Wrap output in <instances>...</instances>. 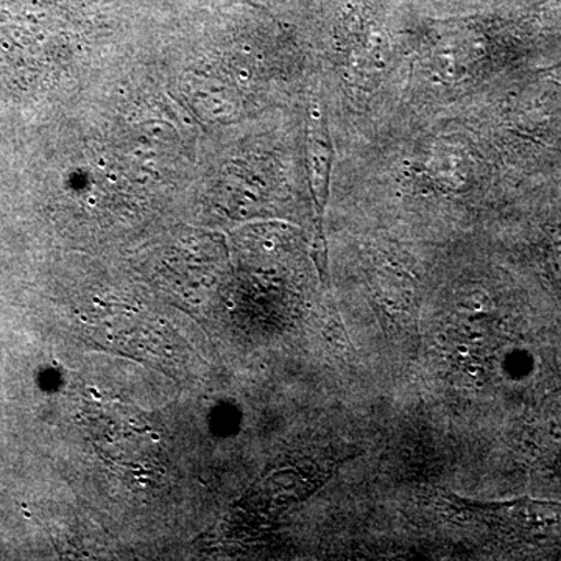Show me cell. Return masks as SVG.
<instances>
[{"label": "cell", "instance_id": "cell-1", "mask_svg": "<svg viewBox=\"0 0 561 561\" xmlns=\"http://www.w3.org/2000/svg\"><path fill=\"white\" fill-rule=\"evenodd\" d=\"M332 158H334V149H332L330 130H328L327 116L323 110L313 103L308 117V161L320 227L324 208H327L328 194H330Z\"/></svg>", "mask_w": 561, "mask_h": 561}]
</instances>
